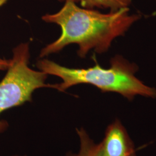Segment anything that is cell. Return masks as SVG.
Segmentation results:
<instances>
[{
	"label": "cell",
	"mask_w": 156,
	"mask_h": 156,
	"mask_svg": "<svg viewBox=\"0 0 156 156\" xmlns=\"http://www.w3.org/2000/svg\"><path fill=\"white\" fill-rule=\"evenodd\" d=\"M141 17L140 13H130L129 8L103 13L80 8L66 0L58 12L42 16L46 22L59 25L62 33L56 41L42 49L39 56L42 58L56 53L73 44L79 45L78 54L81 58H84L91 50L99 54L105 53L114 39L124 35Z\"/></svg>",
	"instance_id": "cell-1"
},
{
	"label": "cell",
	"mask_w": 156,
	"mask_h": 156,
	"mask_svg": "<svg viewBox=\"0 0 156 156\" xmlns=\"http://www.w3.org/2000/svg\"><path fill=\"white\" fill-rule=\"evenodd\" d=\"M109 68H103L96 63L88 68H69L48 59L39 60L37 66L47 75L61 78L62 83L51 85V87L64 91L79 84H90L102 92H113L129 101L137 96L156 99V89L144 83L136 76L138 66L121 55L111 60Z\"/></svg>",
	"instance_id": "cell-2"
},
{
	"label": "cell",
	"mask_w": 156,
	"mask_h": 156,
	"mask_svg": "<svg viewBox=\"0 0 156 156\" xmlns=\"http://www.w3.org/2000/svg\"><path fill=\"white\" fill-rule=\"evenodd\" d=\"M30 50L28 44H21L13 50V57L5 77L0 82V115L13 107L31 101L35 90L51 85L45 83L47 74L28 67ZM8 124L0 120V133Z\"/></svg>",
	"instance_id": "cell-3"
},
{
	"label": "cell",
	"mask_w": 156,
	"mask_h": 156,
	"mask_svg": "<svg viewBox=\"0 0 156 156\" xmlns=\"http://www.w3.org/2000/svg\"><path fill=\"white\" fill-rule=\"evenodd\" d=\"M100 144L105 156H133L136 154L134 143L119 119L115 120L107 127Z\"/></svg>",
	"instance_id": "cell-4"
},
{
	"label": "cell",
	"mask_w": 156,
	"mask_h": 156,
	"mask_svg": "<svg viewBox=\"0 0 156 156\" xmlns=\"http://www.w3.org/2000/svg\"><path fill=\"white\" fill-rule=\"evenodd\" d=\"M60 1L66 0H59ZM75 3L79 2L82 8L89 9L94 8L109 9L115 12L123 8H129L133 0H69Z\"/></svg>",
	"instance_id": "cell-5"
},
{
	"label": "cell",
	"mask_w": 156,
	"mask_h": 156,
	"mask_svg": "<svg viewBox=\"0 0 156 156\" xmlns=\"http://www.w3.org/2000/svg\"><path fill=\"white\" fill-rule=\"evenodd\" d=\"M79 140L80 149L77 154L70 153L67 156H105L100 144H96L83 128L76 129Z\"/></svg>",
	"instance_id": "cell-6"
},
{
	"label": "cell",
	"mask_w": 156,
	"mask_h": 156,
	"mask_svg": "<svg viewBox=\"0 0 156 156\" xmlns=\"http://www.w3.org/2000/svg\"><path fill=\"white\" fill-rule=\"evenodd\" d=\"M11 60H5L0 58V70H7L10 66Z\"/></svg>",
	"instance_id": "cell-7"
},
{
	"label": "cell",
	"mask_w": 156,
	"mask_h": 156,
	"mask_svg": "<svg viewBox=\"0 0 156 156\" xmlns=\"http://www.w3.org/2000/svg\"><path fill=\"white\" fill-rule=\"evenodd\" d=\"M8 0H0V8L2 6L4 5L5 3H6V2L8 1Z\"/></svg>",
	"instance_id": "cell-8"
},
{
	"label": "cell",
	"mask_w": 156,
	"mask_h": 156,
	"mask_svg": "<svg viewBox=\"0 0 156 156\" xmlns=\"http://www.w3.org/2000/svg\"><path fill=\"white\" fill-rule=\"evenodd\" d=\"M133 156H136V154H134V155H133Z\"/></svg>",
	"instance_id": "cell-9"
},
{
	"label": "cell",
	"mask_w": 156,
	"mask_h": 156,
	"mask_svg": "<svg viewBox=\"0 0 156 156\" xmlns=\"http://www.w3.org/2000/svg\"></svg>",
	"instance_id": "cell-10"
}]
</instances>
